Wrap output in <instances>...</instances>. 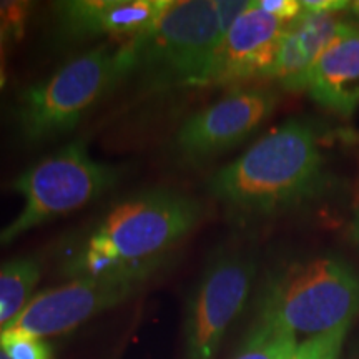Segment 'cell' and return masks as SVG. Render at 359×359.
Here are the masks:
<instances>
[{
  "mask_svg": "<svg viewBox=\"0 0 359 359\" xmlns=\"http://www.w3.org/2000/svg\"><path fill=\"white\" fill-rule=\"evenodd\" d=\"M201 203L187 193L154 188L130 195L111 206L72 246L62 271L65 276H151L168 259V251L195 230Z\"/></svg>",
  "mask_w": 359,
  "mask_h": 359,
  "instance_id": "6da1fadb",
  "label": "cell"
},
{
  "mask_svg": "<svg viewBox=\"0 0 359 359\" xmlns=\"http://www.w3.org/2000/svg\"><path fill=\"white\" fill-rule=\"evenodd\" d=\"M325 158L311 123L291 118L210 178L219 203L245 215H275L323 191Z\"/></svg>",
  "mask_w": 359,
  "mask_h": 359,
  "instance_id": "7a4b0ae2",
  "label": "cell"
},
{
  "mask_svg": "<svg viewBox=\"0 0 359 359\" xmlns=\"http://www.w3.org/2000/svg\"><path fill=\"white\" fill-rule=\"evenodd\" d=\"M133 67L135 55L128 42L120 47L102 45L25 88L15 109L22 138L30 145H40L72 132L93 105L133 74Z\"/></svg>",
  "mask_w": 359,
  "mask_h": 359,
  "instance_id": "3957f363",
  "label": "cell"
},
{
  "mask_svg": "<svg viewBox=\"0 0 359 359\" xmlns=\"http://www.w3.org/2000/svg\"><path fill=\"white\" fill-rule=\"evenodd\" d=\"M222 39L212 0H170L150 29L128 40L133 74L150 92L205 87Z\"/></svg>",
  "mask_w": 359,
  "mask_h": 359,
  "instance_id": "277c9868",
  "label": "cell"
},
{
  "mask_svg": "<svg viewBox=\"0 0 359 359\" xmlns=\"http://www.w3.org/2000/svg\"><path fill=\"white\" fill-rule=\"evenodd\" d=\"M359 311V276L344 259L296 262L269 280L259 316L311 336L349 327Z\"/></svg>",
  "mask_w": 359,
  "mask_h": 359,
  "instance_id": "5b68a950",
  "label": "cell"
},
{
  "mask_svg": "<svg viewBox=\"0 0 359 359\" xmlns=\"http://www.w3.org/2000/svg\"><path fill=\"white\" fill-rule=\"evenodd\" d=\"M118 180L120 170L93 160L83 142L69 143L15 178L12 188L24 196L25 206L0 230V248L40 224L100 198Z\"/></svg>",
  "mask_w": 359,
  "mask_h": 359,
  "instance_id": "8992f818",
  "label": "cell"
},
{
  "mask_svg": "<svg viewBox=\"0 0 359 359\" xmlns=\"http://www.w3.org/2000/svg\"><path fill=\"white\" fill-rule=\"evenodd\" d=\"M255 273V259L243 251L223 250L210 259L188 304L187 359H215L248 299Z\"/></svg>",
  "mask_w": 359,
  "mask_h": 359,
  "instance_id": "52a82bcc",
  "label": "cell"
},
{
  "mask_svg": "<svg viewBox=\"0 0 359 359\" xmlns=\"http://www.w3.org/2000/svg\"><path fill=\"white\" fill-rule=\"evenodd\" d=\"M271 88L240 87L191 115L173 138V151L183 163H201L243 143L276 109Z\"/></svg>",
  "mask_w": 359,
  "mask_h": 359,
  "instance_id": "ba28073f",
  "label": "cell"
},
{
  "mask_svg": "<svg viewBox=\"0 0 359 359\" xmlns=\"http://www.w3.org/2000/svg\"><path fill=\"white\" fill-rule=\"evenodd\" d=\"M148 278L138 273L77 278L69 285L34 296L6 327L24 331L35 338L67 333L95 314L125 302L145 285Z\"/></svg>",
  "mask_w": 359,
  "mask_h": 359,
  "instance_id": "9c48e42d",
  "label": "cell"
},
{
  "mask_svg": "<svg viewBox=\"0 0 359 359\" xmlns=\"http://www.w3.org/2000/svg\"><path fill=\"white\" fill-rule=\"evenodd\" d=\"M288 25L250 2L219 42L208 85L240 88L251 80L268 79Z\"/></svg>",
  "mask_w": 359,
  "mask_h": 359,
  "instance_id": "30bf717a",
  "label": "cell"
},
{
  "mask_svg": "<svg viewBox=\"0 0 359 359\" xmlns=\"http://www.w3.org/2000/svg\"><path fill=\"white\" fill-rule=\"evenodd\" d=\"M170 0H69L55 6L57 34L69 42L103 35L132 40L160 19Z\"/></svg>",
  "mask_w": 359,
  "mask_h": 359,
  "instance_id": "8fae6325",
  "label": "cell"
},
{
  "mask_svg": "<svg viewBox=\"0 0 359 359\" xmlns=\"http://www.w3.org/2000/svg\"><path fill=\"white\" fill-rule=\"evenodd\" d=\"M353 25L354 22L344 20L339 13L303 12L283 35L268 79L276 80L283 88L291 92H303L304 79L314 62Z\"/></svg>",
  "mask_w": 359,
  "mask_h": 359,
  "instance_id": "7c38bea8",
  "label": "cell"
},
{
  "mask_svg": "<svg viewBox=\"0 0 359 359\" xmlns=\"http://www.w3.org/2000/svg\"><path fill=\"white\" fill-rule=\"evenodd\" d=\"M303 92L331 114L348 118L359 109V25L330 45L304 79Z\"/></svg>",
  "mask_w": 359,
  "mask_h": 359,
  "instance_id": "4fadbf2b",
  "label": "cell"
},
{
  "mask_svg": "<svg viewBox=\"0 0 359 359\" xmlns=\"http://www.w3.org/2000/svg\"><path fill=\"white\" fill-rule=\"evenodd\" d=\"M42 275V262L37 257H22L0 264V304L2 323L7 325L27 306Z\"/></svg>",
  "mask_w": 359,
  "mask_h": 359,
  "instance_id": "5bb4252c",
  "label": "cell"
},
{
  "mask_svg": "<svg viewBox=\"0 0 359 359\" xmlns=\"http://www.w3.org/2000/svg\"><path fill=\"white\" fill-rule=\"evenodd\" d=\"M298 341L293 331L259 316L236 359H291Z\"/></svg>",
  "mask_w": 359,
  "mask_h": 359,
  "instance_id": "9a60e30c",
  "label": "cell"
},
{
  "mask_svg": "<svg viewBox=\"0 0 359 359\" xmlns=\"http://www.w3.org/2000/svg\"><path fill=\"white\" fill-rule=\"evenodd\" d=\"M0 344L11 359H53L50 344L13 327L0 330Z\"/></svg>",
  "mask_w": 359,
  "mask_h": 359,
  "instance_id": "2e32d148",
  "label": "cell"
},
{
  "mask_svg": "<svg viewBox=\"0 0 359 359\" xmlns=\"http://www.w3.org/2000/svg\"><path fill=\"white\" fill-rule=\"evenodd\" d=\"M348 330L349 327H341L304 339L302 344H298L291 359H339Z\"/></svg>",
  "mask_w": 359,
  "mask_h": 359,
  "instance_id": "e0dca14e",
  "label": "cell"
},
{
  "mask_svg": "<svg viewBox=\"0 0 359 359\" xmlns=\"http://www.w3.org/2000/svg\"><path fill=\"white\" fill-rule=\"evenodd\" d=\"M32 4L20 0H0V29L6 37L20 40L24 37Z\"/></svg>",
  "mask_w": 359,
  "mask_h": 359,
  "instance_id": "ac0fdd59",
  "label": "cell"
},
{
  "mask_svg": "<svg viewBox=\"0 0 359 359\" xmlns=\"http://www.w3.org/2000/svg\"><path fill=\"white\" fill-rule=\"evenodd\" d=\"M257 6L285 24H291L303 15V7L299 0H259Z\"/></svg>",
  "mask_w": 359,
  "mask_h": 359,
  "instance_id": "d6986e66",
  "label": "cell"
},
{
  "mask_svg": "<svg viewBox=\"0 0 359 359\" xmlns=\"http://www.w3.org/2000/svg\"><path fill=\"white\" fill-rule=\"evenodd\" d=\"M248 6L250 2H243V0H218V2H215L222 35L230 30V27L235 24L238 17L248 8Z\"/></svg>",
  "mask_w": 359,
  "mask_h": 359,
  "instance_id": "ffe728a7",
  "label": "cell"
},
{
  "mask_svg": "<svg viewBox=\"0 0 359 359\" xmlns=\"http://www.w3.org/2000/svg\"><path fill=\"white\" fill-rule=\"evenodd\" d=\"M303 12L306 13H341L349 11L348 0H302Z\"/></svg>",
  "mask_w": 359,
  "mask_h": 359,
  "instance_id": "44dd1931",
  "label": "cell"
},
{
  "mask_svg": "<svg viewBox=\"0 0 359 359\" xmlns=\"http://www.w3.org/2000/svg\"><path fill=\"white\" fill-rule=\"evenodd\" d=\"M6 34L0 29V65H4V43H6Z\"/></svg>",
  "mask_w": 359,
  "mask_h": 359,
  "instance_id": "7402d4cb",
  "label": "cell"
},
{
  "mask_svg": "<svg viewBox=\"0 0 359 359\" xmlns=\"http://www.w3.org/2000/svg\"><path fill=\"white\" fill-rule=\"evenodd\" d=\"M6 82H7L6 69H4V65H0V92H2V88L6 87Z\"/></svg>",
  "mask_w": 359,
  "mask_h": 359,
  "instance_id": "603a6c76",
  "label": "cell"
},
{
  "mask_svg": "<svg viewBox=\"0 0 359 359\" xmlns=\"http://www.w3.org/2000/svg\"><path fill=\"white\" fill-rule=\"evenodd\" d=\"M353 233H354V236H356V240H358V243H359V215L356 217V219H354Z\"/></svg>",
  "mask_w": 359,
  "mask_h": 359,
  "instance_id": "cb8c5ba5",
  "label": "cell"
},
{
  "mask_svg": "<svg viewBox=\"0 0 359 359\" xmlns=\"http://www.w3.org/2000/svg\"><path fill=\"white\" fill-rule=\"evenodd\" d=\"M349 11H351L356 17H359V0H354V2H351V7H349Z\"/></svg>",
  "mask_w": 359,
  "mask_h": 359,
  "instance_id": "d4e9b609",
  "label": "cell"
},
{
  "mask_svg": "<svg viewBox=\"0 0 359 359\" xmlns=\"http://www.w3.org/2000/svg\"><path fill=\"white\" fill-rule=\"evenodd\" d=\"M0 359H11L6 354V351H4V348H2V344H0Z\"/></svg>",
  "mask_w": 359,
  "mask_h": 359,
  "instance_id": "484cf974",
  "label": "cell"
}]
</instances>
